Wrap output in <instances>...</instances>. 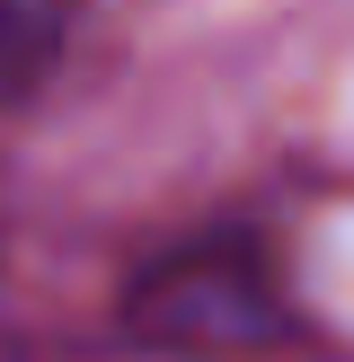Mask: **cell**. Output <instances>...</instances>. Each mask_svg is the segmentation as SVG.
Listing matches in <instances>:
<instances>
[{
	"label": "cell",
	"mask_w": 354,
	"mask_h": 362,
	"mask_svg": "<svg viewBox=\"0 0 354 362\" xmlns=\"http://www.w3.org/2000/svg\"><path fill=\"white\" fill-rule=\"evenodd\" d=\"M124 327L159 354H266L292 336V310H283V283L266 274V257L248 239L222 247H186V257L151 265V274L124 292Z\"/></svg>",
	"instance_id": "6da1fadb"
},
{
	"label": "cell",
	"mask_w": 354,
	"mask_h": 362,
	"mask_svg": "<svg viewBox=\"0 0 354 362\" xmlns=\"http://www.w3.org/2000/svg\"><path fill=\"white\" fill-rule=\"evenodd\" d=\"M71 27V0H0V98H27L53 71Z\"/></svg>",
	"instance_id": "7a4b0ae2"
}]
</instances>
